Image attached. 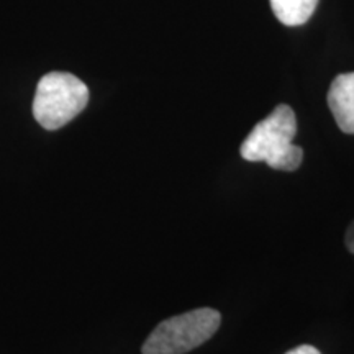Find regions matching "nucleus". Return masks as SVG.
Masks as SVG:
<instances>
[{
  "instance_id": "1",
  "label": "nucleus",
  "mask_w": 354,
  "mask_h": 354,
  "mask_svg": "<svg viewBox=\"0 0 354 354\" xmlns=\"http://www.w3.org/2000/svg\"><path fill=\"white\" fill-rule=\"evenodd\" d=\"M295 133L297 118L294 110L289 105H279L243 141L241 158L250 162L264 161L277 171H295L304 159L302 148L292 143Z\"/></svg>"
},
{
  "instance_id": "5",
  "label": "nucleus",
  "mask_w": 354,
  "mask_h": 354,
  "mask_svg": "<svg viewBox=\"0 0 354 354\" xmlns=\"http://www.w3.org/2000/svg\"><path fill=\"white\" fill-rule=\"evenodd\" d=\"M318 0H271V7L281 24L287 26L304 25L315 12Z\"/></svg>"
},
{
  "instance_id": "6",
  "label": "nucleus",
  "mask_w": 354,
  "mask_h": 354,
  "mask_svg": "<svg viewBox=\"0 0 354 354\" xmlns=\"http://www.w3.org/2000/svg\"><path fill=\"white\" fill-rule=\"evenodd\" d=\"M286 354H322L315 346H310V344H302V346H297L290 349L289 353Z\"/></svg>"
},
{
  "instance_id": "4",
  "label": "nucleus",
  "mask_w": 354,
  "mask_h": 354,
  "mask_svg": "<svg viewBox=\"0 0 354 354\" xmlns=\"http://www.w3.org/2000/svg\"><path fill=\"white\" fill-rule=\"evenodd\" d=\"M328 107L339 130L354 135V73L339 74L331 82Z\"/></svg>"
},
{
  "instance_id": "2",
  "label": "nucleus",
  "mask_w": 354,
  "mask_h": 354,
  "mask_svg": "<svg viewBox=\"0 0 354 354\" xmlns=\"http://www.w3.org/2000/svg\"><path fill=\"white\" fill-rule=\"evenodd\" d=\"M221 323L214 308H197L161 322L148 336L143 354H185L209 342Z\"/></svg>"
},
{
  "instance_id": "7",
  "label": "nucleus",
  "mask_w": 354,
  "mask_h": 354,
  "mask_svg": "<svg viewBox=\"0 0 354 354\" xmlns=\"http://www.w3.org/2000/svg\"><path fill=\"white\" fill-rule=\"evenodd\" d=\"M344 243H346V248L354 254V221L349 225L346 236H344Z\"/></svg>"
},
{
  "instance_id": "3",
  "label": "nucleus",
  "mask_w": 354,
  "mask_h": 354,
  "mask_svg": "<svg viewBox=\"0 0 354 354\" xmlns=\"http://www.w3.org/2000/svg\"><path fill=\"white\" fill-rule=\"evenodd\" d=\"M88 88L69 73H50L38 82L33 100V115L46 130L68 125L86 109Z\"/></svg>"
}]
</instances>
